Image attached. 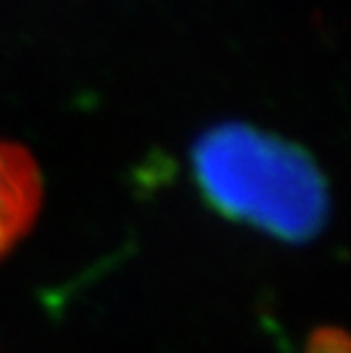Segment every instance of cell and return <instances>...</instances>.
<instances>
[{
    "label": "cell",
    "instance_id": "2",
    "mask_svg": "<svg viewBox=\"0 0 351 353\" xmlns=\"http://www.w3.org/2000/svg\"><path fill=\"white\" fill-rule=\"evenodd\" d=\"M34 205V178L23 157L0 144V251L23 230Z\"/></svg>",
    "mask_w": 351,
    "mask_h": 353
},
{
    "label": "cell",
    "instance_id": "1",
    "mask_svg": "<svg viewBox=\"0 0 351 353\" xmlns=\"http://www.w3.org/2000/svg\"><path fill=\"white\" fill-rule=\"evenodd\" d=\"M201 194L228 219L303 242L328 216V187L301 148L244 123L210 128L192 151Z\"/></svg>",
    "mask_w": 351,
    "mask_h": 353
}]
</instances>
